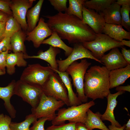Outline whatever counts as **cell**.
<instances>
[{
  "label": "cell",
  "mask_w": 130,
  "mask_h": 130,
  "mask_svg": "<svg viewBox=\"0 0 130 130\" xmlns=\"http://www.w3.org/2000/svg\"><path fill=\"white\" fill-rule=\"evenodd\" d=\"M11 120L10 117L3 113L0 114V130H11L10 125Z\"/></svg>",
  "instance_id": "cell-34"
},
{
  "label": "cell",
  "mask_w": 130,
  "mask_h": 130,
  "mask_svg": "<svg viewBox=\"0 0 130 130\" xmlns=\"http://www.w3.org/2000/svg\"><path fill=\"white\" fill-rule=\"evenodd\" d=\"M34 122L32 126L30 128V130H46L44 128V124L48 119L46 117H42L39 119Z\"/></svg>",
  "instance_id": "cell-35"
},
{
  "label": "cell",
  "mask_w": 130,
  "mask_h": 130,
  "mask_svg": "<svg viewBox=\"0 0 130 130\" xmlns=\"http://www.w3.org/2000/svg\"><path fill=\"white\" fill-rule=\"evenodd\" d=\"M44 17L48 19L46 23L51 30L56 32L61 39L67 40L69 44L91 41L96 36L88 25L75 16L58 12Z\"/></svg>",
  "instance_id": "cell-1"
},
{
  "label": "cell",
  "mask_w": 130,
  "mask_h": 130,
  "mask_svg": "<svg viewBox=\"0 0 130 130\" xmlns=\"http://www.w3.org/2000/svg\"><path fill=\"white\" fill-rule=\"evenodd\" d=\"M54 72L58 73L61 78L67 89L70 106H76L82 104L78 97L77 94L73 91L71 83V79L66 72H61L58 70L52 69Z\"/></svg>",
  "instance_id": "cell-22"
},
{
  "label": "cell",
  "mask_w": 130,
  "mask_h": 130,
  "mask_svg": "<svg viewBox=\"0 0 130 130\" xmlns=\"http://www.w3.org/2000/svg\"><path fill=\"white\" fill-rule=\"evenodd\" d=\"M6 73V70L0 69V75L5 74Z\"/></svg>",
  "instance_id": "cell-48"
},
{
  "label": "cell",
  "mask_w": 130,
  "mask_h": 130,
  "mask_svg": "<svg viewBox=\"0 0 130 130\" xmlns=\"http://www.w3.org/2000/svg\"><path fill=\"white\" fill-rule=\"evenodd\" d=\"M34 0H10V7L13 16L20 25L23 31L26 32L28 26L26 17L28 9L32 6Z\"/></svg>",
  "instance_id": "cell-11"
},
{
  "label": "cell",
  "mask_w": 130,
  "mask_h": 130,
  "mask_svg": "<svg viewBox=\"0 0 130 130\" xmlns=\"http://www.w3.org/2000/svg\"><path fill=\"white\" fill-rule=\"evenodd\" d=\"M21 27L13 15H9L7 20L3 37L10 38L16 32L21 30Z\"/></svg>",
  "instance_id": "cell-29"
},
{
  "label": "cell",
  "mask_w": 130,
  "mask_h": 130,
  "mask_svg": "<svg viewBox=\"0 0 130 130\" xmlns=\"http://www.w3.org/2000/svg\"><path fill=\"white\" fill-rule=\"evenodd\" d=\"M16 81L12 80L8 85L5 87L0 86V98L4 101L5 108L12 118L16 116V111L11 102L10 99L14 95V90Z\"/></svg>",
  "instance_id": "cell-16"
},
{
  "label": "cell",
  "mask_w": 130,
  "mask_h": 130,
  "mask_svg": "<svg viewBox=\"0 0 130 130\" xmlns=\"http://www.w3.org/2000/svg\"><path fill=\"white\" fill-rule=\"evenodd\" d=\"M4 37H0V41L3 39Z\"/></svg>",
  "instance_id": "cell-49"
},
{
  "label": "cell",
  "mask_w": 130,
  "mask_h": 130,
  "mask_svg": "<svg viewBox=\"0 0 130 130\" xmlns=\"http://www.w3.org/2000/svg\"><path fill=\"white\" fill-rule=\"evenodd\" d=\"M81 44L84 47L91 51L95 58L99 60L107 51L124 46L121 42L116 41L102 33L97 34L94 40Z\"/></svg>",
  "instance_id": "cell-6"
},
{
  "label": "cell",
  "mask_w": 130,
  "mask_h": 130,
  "mask_svg": "<svg viewBox=\"0 0 130 130\" xmlns=\"http://www.w3.org/2000/svg\"><path fill=\"white\" fill-rule=\"evenodd\" d=\"M42 44H48L63 49L65 51V56L66 57H68L70 55L73 49V47H70L66 44L55 31L53 32L52 34L49 38L45 39Z\"/></svg>",
  "instance_id": "cell-26"
},
{
  "label": "cell",
  "mask_w": 130,
  "mask_h": 130,
  "mask_svg": "<svg viewBox=\"0 0 130 130\" xmlns=\"http://www.w3.org/2000/svg\"><path fill=\"white\" fill-rule=\"evenodd\" d=\"M101 114L99 112L93 113L89 109L87 112L86 121L84 124L89 130L98 129L102 130H110L102 120Z\"/></svg>",
  "instance_id": "cell-23"
},
{
  "label": "cell",
  "mask_w": 130,
  "mask_h": 130,
  "mask_svg": "<svg viewBox=\"0 0 130 130\" xmlns=\"http://www.w3.org/2000/svg\"><path fill=\"white\" fill-rule=\"evenodd\" d=\"M60 52V50L59 48L50 46L49 48L46 51L44 52L40 51L36 55L29 56L26 53L25 55V58H38L43 60L48 63L52 69L58 70V66L56 57Z\"/></svg>",
  "instance_id": "cell-17"
},
{
  "label": "cell",
  "mask_w": 130,
  "mask_h": 130,
  "mask_svg": "<svg viewBox=\"0 0 130 130\" xmlns=\"http://www.w3.org/2000/svg\"><path fill=\"white\" fill-rule=\"evenodd\" d=\"M99 60L110 71L125 67L128 65L117 47L112 49L108 54H104Z\"/></svg>",
  "instance_id": "cell-14"
},
{
  "label": "cell",
  "mask_w": 130,
  "mask_h": 130,
  "mask_svg": "<svg viewBox=\"0 0 130 130\" xmlns=\"http://www.w3.org/2000/svg\"><path fill=\"white\" fill-rule=\"evenodd\" d=\"M116 91H126L130 92V85H128L126 86H118L116 87Z\"/></svg>",
  "instance_id": "cell-40"
},
{
  "label": "cell",
  "mask_w": 130,
  "mask_h": 130,
  "mask_svg": "<svg viewBox=\"0 0 130 130\" xmlns=\"http://www.w3.org/2000/svg\"><path fill=\"white\" fill-rule=\"evenodd\" d=\"M43 93L42 86L20 79L16 81L14 90V95L21 98L33 108L38 105Z\"/></svg>",
  "instance_id": "cell-5"
},
{
  "label": "cell",
  "mask_w": 130,
  "mask_h": 130,
  "mask_svg": "<svg viewBox=\"0 0 130 130\" xmlns=\"http://www.w3.org/2000/svg\"><path fill=\"white\" fill-rule=\"evenodd\" d=\"M26 37V32L21 30L14 33L11 37V44L13 53H26L24 42Z\"/></svg>",
  "instance_id": "cell-25"
},
{
  "label": "cell",
  "mask_w": 130,
  "mask_h": 130,
  "mask_svg": "<svg viewBox=\"0 0 130 130\" xmlns=\"http://www.w3.org/2000/svg\"><path fill=\"white\" fill-rule=\"evenodd\" d=\"M115 2L120 6L124 5L130 6V0H118Z\"/></svg>",
  "instance_id": "cell-42"
},
{
  "label": "cell",
  "mask_w": 130,
  "mask_h": 130,
  "mask_svg": "<svg viewBox=\"0 0 130 130\" xmlns=\"http://www.w3.org/2000/svg\"><path fill=\"white\" fill-rule=\"evenodd\" d=\"M38 118L32 114L27 115L25 120L20 123L11 122L10 127L11 130H30V126Z\"/></svg>",
  "instance_id": "cell-30"
},
{
  "label": "cell",
  "mask_w": 130,
  "mask_h": 130,
  "mask_svg": "<svg viewBox=\"0 0 130 130\" xmlns=\"http://www.w3.org/2000/svg\"><path fill=\"white\" fill-rule=\"evenodd\" d=\"M125 127L124 129L125 130H130V119L128 121L127 124H125Z\"/></svg>",
  "instance_id": "cell-47"
},
{
  "label": "cell",
  "mask_w": 130,
  "mask_h": 130,
  "mask_svg": "<svg viewBox=\"0 0 130 130\" xmlns=\"http://www.w3.org/2000/svg\"><path fill=\"white\" fill-rule=\"evenodd\" d=\"M84 58L93 59L103 64L100 60L95 58L92 52L84 47L81 43H76L74 45L72 53L66 59L56 60L58 66V70L61 72H65L68 67L73 62Z\"/></svg>",
  "instance_id": "cell-10"
},
{
  "label": "cell",
  "mask_w": 130,
  "mask_h": 130,
  "mask_svg": "<svg viewBox=\"0 0 130 130\" xmlns=\"http://www.w3.org/2000/svg\"><path fill=\"white\" fill-rule=\"evenodd\" d=\"M95 104L92 100L79 105L60 108L58 110L56 117L52 121V124L59 125L65 123L67 120L69 122L80 123L84 124L86 119L88 110Z\"/></svg>",
  "instance_id": "cell-3"
},
{
  "label": "cell",
  "mask_w": 130,
  "mask_h": 130,
  "mask_svg": "<svg viewBox=\"0 0 130 130\" xmlns=\"http://www.w3.org/2000/svg\"><path fill=\"white\" fill-rule=\"evenodd\" d=\"M120 9L121 17V25L124 27L128 32H130V20L129 13L130 6L129 5L122 6Z\"/></svg>",
  "instance_id": "cell-31"
},
{
  "label": "cell",
  "mask_w": 130,
  "mask_h": 130,
  "mask_svg": "<svg viewBox=\"0 0 130 130\" xmlns=\"http://www.w3.org/2000/svg\"><path fill=\"white\" fill-rule=\"evenodd\" d=\"M76 123L69 122L58 125H52L48 127L46 130H75Z\"/></svg>",
  "instance_id": "cell-32"
},
{
  "label": "cell",
  "mask_w": 130,
  "mask_h": 130,
  "mask_svg": "<svg viewBox=\"0 0 130 130\" xmlns=\"http://www.w3.org/2000/svg\"><path fill=\"white\" fill-rule=\"evenodd\" d=\"M104 66H91L86 72L84 78V91L88 98L93 100L103 99L110 93L109 73Z\"/></svg>",
  "instance_id": "cell-2"
},
{
  "label": "cell",
  "mask_w": 130,
  "mask_h": 130,
  "mask_svg": "<svg viewBox=\"0 0 130 130\" xmlns=\"http://www.w3.org/2000/svg\"><path fill=\"white\" fill-rule=\"evenodd\" d=\"M10 0H0V10L9 15H13L10 7Z\"/></svg>",
  "instance_id": "cell-37"
},
{
  "label": "cell",
  "mask_w": 130,
  "mask_h": 130,
  "mask_svg": "<svg viewBox=\"0 0 130 130\" xmlns=\"http://www.w3.org/2000/svg\"><path fill=\"white\" fill-rule=\"evenodd\" d=\"M65 104L62 101L45 95L43 93L37 106L31 109L32 114L38 119L46 117L52 121L56 116V111Z\"/></svg>",
  "instance_id": "cell-8"
},
{
  "label": "cell",
  "mask_w": 130,
  "mask_h": 130,
  "mask_svg": "<svg viewBox=\"0 0 130 130\" xmlns=\"http://www.w3.org/2000/svg\"><path fill=\"white\" fill-rule=\"evenodd\" d=\"M121 42L123 44L124 46L125 45L129 47H130V40H126L124 39L122 40Z\"/></svg>",
  "instance_id": "cell-46"
},
{
  "label": "cell",
  "mask_w": 130,
  "mask_h": 130,
  "mask_svg": "<svg viewBox=\"0 0 130 130\" xmlns=\"http://www.w3.org/2000/svg\"><path fill=\"white\" fill-rule=\"evenodd\" d=\"M109 76L110 89L122 84L130 77V65L110 71Z\"/></svg>",
  "instance_id": "cell-18"
},
{
  "label": "cell",
  "mask_w": 130,
  "mask_h": 130,
  "mask_svg": "<svg viewBox=\"0 0 130 130\" xmlns=\"http://www.w3.org/2000/svg\"><path fill=\"white\" fill-rule=\"evenodd\" d=\"M85 0H69V6L65 13L83 20L82 9Z\"/></svg>",
  "instance_id": "cell-28"
},
{
  "label": "cell",
  "mask_w": 130,
  "mask_h": 130,
  "mask_svg": "<svg viewBox=\"0 0 130 130\" xmlns=\"http://www.w3.org/2000/svg\"><path fill=\"white\" fill-rule=\"evenodd\" d=\"M115 2L98 13L103 17L105 23L121 25V6Z\"/></svg>",
  "instance_id": "cell-19"
},
{
  "label": "cell",
  "mask_w": 130,
  "mask_h": 130,
  "mask_svg": "<svg viewBox=\"0 0 130 130\" xmlns=\"http://www.w3.org/2000/svg\"><path fill=\"white\" fill-rule=\"evenodd\" d=\"M75 130H89L82 123H76Z\"/></svg>",
  "instance_id": "cell-43"
},
{
  "label": "cell",
  "mask_w": 130,
  "mask_h": 130,
  "mask_svg": "<svg viewBox=\"0 0 130 130\" xmlns=\"http://www.w3.org/2000/svg\"><path fill=\"white\" fill-rule=\"evenodd\" d=\"M91 64L86 59H83L79 62L77 61L73 62L65 71L71 77L77 96L82 102L85 103L88 101L84 91V78L87 70Z\"/></svg>",
  "instance_id": "cell-4"
},
{
  "label": "cell",
  "mask_w": 130,
  "mask_h": 130,
  "mask_svg": "<svg viewBox=\"0 0 130 130\" xmlns=\"http://www.w3.org/2000/svg\"><path fill=\"white\" fill-rule=\"evenodd\" d=\"M42 87L45 95L62 101L67 106H70L67 89L58 73L54 72L50 75Z\"/></svg>",
  "instance_id": "cell-7"
},
{
  "label": "cell",
  "mask_w": 130,
  "mask_h": 130,
  "mask_svg": "<svg viewBox=\"0 0 130 130\" xmlns=\"http://www.w3.org/2000/svg\"><path fill=\"white\" fill-rule=\"evenodd\" d=\"M121 48V53L124 58L128 64L130 65V50L123 47Z\"/></svg>",
  "instance_id": "cell-39"
},
{
  "label": "cell",
  "mask_w": 130,
  "mask_h": 130,
  "mask_svg": "<svg viewBox=\"0 0 130 130\" xmlns=\"http://www.w3.org/2000/svg\"><path fill=\"white\" fill-rule=\"evenodd\" d=\"M44 1L43 0H39L33 7L28 10L26 15L28 26L26 32L32 31L36 26L39 21L40 11Z\"/></svg>",
  "instance_id": "cell-24"
},
{
  "label": "cell",
  "mask_w": 130,
  "mask_h": 130,
  "mask_svg": "<svg viewBox=\"0 0 130 130\" xmlns=\"http://www.w3.org/2000/svg\"><path fill=\"white\" fill-rule=\"evenodd\" d=\"M54 72L50 65L44 66L38 63L30 64L23 71L20 79L42 87Z\"/></svg>",
  "instance_id": "cell-9"
},
{
  "label": "cell",
  "mask_w": 130,
  "mask_h": 130,
  "mask_svg": "<svg viewBox=\"0 0 130 130\" xmlns=\"http://www.w3.org/2000/svg\"><path fill=\"white\" fill-rule=\"evenodd\" d=\"M102 33L118 41L124 39H130V32L124 29L121 25L106 23Z\"/></svg>",
  "instance_id": "cell-21"
},
{
  "label": "cell",
  "mask_w": 130,
  "mask_h": 130,
  "mask_svg": "<svg viewBox=\"0 0 130 130\" xmlns=\"http://www.w3.org/2000/svg\"><path fill=\"white\" fill-rule=\"evenodd\" d=\"M6 21L0 22V37H3V36L5 31Z\"/></svg>",
  "instance_id": "cell-41"
},
{
  "label": "cell",
  "mask_w": 130,
  "mask_h": 130,
  "mask_svg": "<svg viewBox=\"0 0 130 130\" xmlns=\"http://www.w3.org/2000/svg\"><path fill=\"white\" fill-rule=\"evenodd\" d=\"M125 127V124L120 127H118L114 125L111 124V125L109 126L108 129L110 130H124Z\"/></svg>",
  "instance_id": "cell-45"
},
{
  "label": "cell",
  "mask_w": 130,
  "mask_h": 130,
  "mask_svg": "<svg viewBox=\"0 0 130 130\" xmlns=\"http://www.w3.org/2000/svg\"><path fill=\"white\" fill-rule=\"evenodd\" d=\"M125 92V91H118L114 94H109L106 97L107 99V106L104 113L101 115V118L103 120H108L110 122L111 124L118 127L121 126V124L116 120L114 116V111L117 104V98L119 95Z\"/></svg>",
  "instance_id": "cell-15"
},
{
  "label": "cell",
  "mask_w": 130,
  "mask_h": 130,
  "mask_svg": "<svg viewBox=\"0 0 130 130\" xmlns=\"http://www.w3.org/2000/svg\"><path fill=\"white\" fill-rule=\"evenodd\" d=\"M8 52L7 51L0 53V69L6 70V56Z\"/></svg>",
  "instance_id": "cell-38"
},
{
  "label": "cell",
  "mask_w": 130,
  "mask_h": 130,
  "mask_svg": "<svg viewBox=\"0 0 130 130\" xmlns=\"http://www.w3.org/2000/svg\"><path fill=\"white\" fill-rule=\"evenodd\" d=\"M26 53L22 52L8 53L6 57V71L9 75H12L15 72V66L25 67L27 62L25 58Z\"/></svg>",
  "instance_id": "cell-20"
},
{
  "label": "cell",
  "mask_w": 130,
  "mask_h": 130,
  "mask_svg": "<svg viewBox=\"0 0 130 130\" xmlns=\"http://www.w3.org/2000/svg\"><path fill=\"white\" fill-rule=\"evenodd\" d=\"M54 8L58 12H65L67 8V0H48Z\"/></svg>",
  "instance_id": "cell-33"
},
{
  "label": "cell",
  "mask_w": 130,
  "mask_h": 130,
  "mask_svg": "<svg viewBox=\"0 0 130 130\" xmlns=\"http://www.w3.org/2000/svg\"><path fill=\"white\" fill-rule=\"evenodd\" d=\"M9 16L0 10V22L6 21Z\"/></svg>",
  "instance_id": "cell-44"
},
{
  "label": "cell",
  "mask_w": 130,
  "mask_h": 130,
  "mask_svg": "<svg viewBox=\"0 0 130 130\" xmlns=\"http://www.w3.org/2000/svg\"><path fill=\"white\" fill-rule=\"evenodd\" d=\"M82 16L84 22L88 25L96 34L102 33L106 23L103 17L98 13L83 6Z\"/></svg>",
  "instance_id": "cell-13"
},
{
  "label": "cell",
  "mask_w": 130,
  "mask_h": 130,
  "mask_svg": "<svg viewBox=\"0 0 130 130\" xmlns=\"http://www.w3.org/2000/svg\"><path fill=\"white\" fill-rule=\"evenodd\" d=\"M10 38L5 37L0 41V53L7 51H12Z\"/></svg>",
  "instance_id": "cell-36"
},
{
  "label": "cell",
  "mask_w": 130,
  "mask_h": 130,
  "mask_svg": "<svg viewBox=\"0 0 130 130\" xmlns=\"http://www.w3.org/2000/svg\"><path fill=\"white\" fill-rule=\"evenodd\" d=\"M116 1L115 0H86L83 6L87 8L93 10L99 13Z\"/></svg>",
  "instance_id": "cell-27"
},
{
  "label": "cell",
  "mask_w": 130,
  "mask_h": 130,
  "mask_svg": "<svg viewBox=\"0 0 130 130\" xmlns=\"http://www.w3.org/2000/svg\"><path fill=\"white\" fill-rule=\"evenodd\" d=\"M53 32L45 22L44 19L41 17L38 25L32 30L26 32V40L32 41L34 47L38 48L46 38L52 35Z\"/></svg>",
  "instance_id": "cell-12"
}]
</instances>
